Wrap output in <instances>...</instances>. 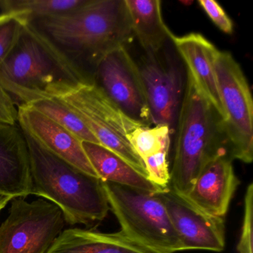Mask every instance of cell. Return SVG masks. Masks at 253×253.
<instances>
[{"mask_svg":"<svg viewBox=\"0 0 253 253\" xmlns=\"http://www.w3.org/2000/svg\"><path fill=\"white\" fill-rule=\"evenodd\" d=\"M14 198L7 196V195H1L0 194V212L5 208V206L8 204L10 201H12Z\"/></svg>","mask_w":253,"mask_h":253,"instance_id":"4316f807","label":"cell"},{"mask_svg":"<svg viewBox=\"0 0 253 253\" xmlns=\"http://www.w3.org/2000/svg\"><path fill=\"white\" fill-rule=\"evenodd\" d=\"M84 152L100 180L132 189L158 194L162 189L140 174L135 169L104 146L90 142H82Z\"/></svg>","mask_w":253,"mask_h":253,"instance_id":"e0dca14e","label":"cell"},{"mask_svg":"<svg viewBox=\"0 0 253 253\" xmlns=\"http://www.w3.org/2000/svg\"><path fill=\"white\" fill-rule=\"evenodd\" d=\"M223 155L229 152L223 120L186 73L168 188L184 197L202 170Z\"/></svg>","mask_w":253,"mask_h":253,"instance_id":"277c9868","label":"cell"},{"mask_svg":"<svg viewBox=\"0 0 253 253\" xmlns=\"http://www.w3.org/2000/svg\"><path fill=\"white\" fill-rule=\"evenodd\" d=\"M20 128L30 158L32 195L58 206L69 225L89 226L106 218L110 207L102 180L52 153L26 128Z\"/></svg>","mask_w":253,"mask_h":253,"instance_id":"3957f363","label":"cell"},{"mask_svg":"<svg viewBox=\"0 0 253 253\" xmlns=\"http://www.w3.org/2000/svg\"><path fill=\"white\" fill-rule=\"evenodd\" d=\"M29 106L70 131L81 141L100 144L79 116L60 98L38 100Z\"/></svg>","mask_w":253,"mask_h":253,"instance_id":"ffe728a7","label":"cell"},{"mask_svg":"<svg viewBox=\"0 0 253 253\" xmlns=\"http://www.w3.org/2000/svg\"><path fill=\"white\" fill-rule=\"evenodd\" d=\"M198 3L220 31L226 35H232L233 23L218 2L214 0H200Z\"/></svg>","mask_w":253,"mask_h":253,"instance_id":"d4e9b609","label":"cell"},{"mask_svg":"<svg viewBox=\"0 0 253 253\" xmlns=\"http://www.w3.org/2000/svg\"><path fill=\"white\" fill-rule=\"evenodd\" d=\"M102 182L109 207L121 225L120 232L123 235L152 253L184 251L158 194Z\"/></svg>","mask_w":253,"mask_h":253,"instance_id":"5b68a950","label":"cell"},{"mask_svg":"<svg viewBox=\"0 0 253 253\" xmlns=\"http://www.w3.org/2000/svg\"><path fill=\"white\" fill-rule=\"evenodd\" d=\"M46 253H152L121 232L104 233L91 229L63 231Z\"/></svg>","mask_w":253,"mask_h":253,"instance_id":"2e32d148","label":"cell"},{"mask_svg":"<svg viewBox=\"0 0 253 253\" xmlns=\"http://www.w3.org/2000/svg\"><path fill=\"white\" fill-rule=\"evenodd\" d=\"M89 0H0L1 14L14 15L30 21L75 11Z\"/></svg>","mask_w":253,"mask_h":253,"instance_id":"d6986e66","label":"cell"},{"mask_svg":"<svg viewBox=\"0 0 253 253\" xmlns=\"http://www.w3.org/2000/svg\"><path fill=\"white\" fill-rule=\"evenodd\" d=\"M169 149H164L143 161L148 178L162 189H167L169 183L168 154Z\"/></svg>","mask_w":253,"mask_h":253,"instance_id":"603a6c76","label":"cell"},{"mask_svg":"<svg viewBox=\"0 0 253 253\" xmlns=\"http://www.w3.org/2000/svg\"><path fill=\"white\" fill-rule=\"evenodd\" d=\"M17 123L45 148L81 171L100 178L90 164L82 141L70 131L29 105L18 106Z\"/></svg>","mask_w":253,"mask_h":253,"instance_id":"4fadbf2b","label":"cell"},{"mask_svg":"<svg viewBox=\"0 0 253 253\" xmlns=\"http://www.w3.org/2000/svg\"><path fill=\"white\" fill-rule=\"evenodd\" d=\"M65 224L63 211L54 203L14 198L0 226V253H46Z\"/></svg>","mask_w":253,"mask_h":253,"instance_id":"ba28073f","label":"cell"},{"mask_svg":"<svg viewBox=\"0 0 253 253\" xmlns=\"http://www.w3.org/2000/svg\"><path fill=\"white\" fill-rule=\"evenodd\" d=\"M60 99L79 116L101 146L148 177L143 161L128 140L129 133L144 126L126 116L92 83Z\"/></svg>","mask_w":253,"mask_h":253,"instance_id":"8992f818","label":"cell"},{"mask_svg":"<svg viewBox=\"0 0 253 253\" xmlns=\"http://www.w3.org/2000/svg\"><path fill=\"white\" fill-rule=\"evenodd\" d=\"M180 2L186 5V6H188V5H191L192 3V1H180Z\"/></svg>","mask_w":253,"mask_h":253,"instance_id":"83f0119b","label":"cell"},{"mask_svg":"<svg viewBox=\"0 0 253 253\" xmlns=\"http://www.w3.org/2000/svg\"><path fill=\"white\" fill-rule=\"evenodd\" d=\"M171 132L169 127L166 125L140 126L128 134V140L143 162L157 152L169 149Z\"/></svg>","mask_w":253,"mask_h":253,"instance_id":"44dd1931","label":"cell"},{"mask_svg":"<svg viewBox=\"0 0 253 253\" xmlns=\"http://www.w3.org/2000/svg\"><path fill=\"white\" fill-rule=\"evenodd\" d=\"M89 81L27 22L0 64V85L16 105L61 98Z\"/></svg>","mask_w":253,"mask_h":253,"instance_id":"7a4b0ae2","label":"cell"},{"mask_svg":"<svg viewBox=\"0 0 253 253\" xmlns=\"http://www.w3.org/2000/svg\"><path fill=\"white\" fill-rule=\"evenodd\" d=\"M18 110L11 96L0 85V124H17Z\"/></svg>","mask_w":253,"mask_h":253,"instance_id":"484cf974","label":"cell"},{"mask_svg":"<svg viewBox=\"0 0 253 253\" xmlns=\"http://www.w3.org/2000/svg\"><path fill=\"white\" fill-rule=\"evenodd\" d=\"M27 23L91 83L97 62L134 39L125 0H89L71 12Z\"/></svg>","mask_w":253,"mask_h":253,"instance_id":"6da1fadb","label":"cell"},{"mask_svg":"<svg viewBox=\"0 0 253 253\" xmlns=\"http://www.w3.org/2000/svg\"><path fill=\"white\" fill-rule=\"evenodd\" d=\"M167 208L183 250H204L220 253L225 248L223 217L198 210L168 188L158 193Z\"/></svg>","mask_w":253,"mask_h":253,"instance_id":"8fae6325","label":"cell"},{"mask_svg":"<svg viewBox=\"0 0 253 253\" xmlns=\"http://www.w3.org/2000/svg\"><path fill=\"white\" fill-rule=\"evenodd\" d=\"M239 184L232 158L229 155H220L202 170L182 198L204 212L223 218Z\"/></svg>","mask_w":253,"mask_h":253,"instance_id":"7c38bea8","label":"cell"},{"mask_svg":"<svg viewBox=\"0 0 253 253\" xmlns=\"http://www.w3.org/2000/svg\"><path fill=\"white\" fill-rule=\"evenodd\" d=\"M224 119L223 129L231 158L253 160V100L239 63L229 51H218L214 63Z\"/></svg>","mask_w":253,"mask_h":253,"instance_id":"52a82bcc","label":"cell"},{"mask_svg":"<svg viewBox=\"0 0 253 253\" xmlns=\"http://www.w3.org/2000/svg\"><path fill=\"white\" fill-rule=\"evenodd\" d=\"M159 52L146 54L137 63L152 126L166 125L173 131L183 94L180 66Z\"/></svg>","mask_w":253,"mask_h":253,"instance_id":"30bf717a","label":"cell"},{"mask_svg":"<svg viewBox=\"0 0 253 253\" xmlns=\"http://www.w3.org/2000/svg\"><path fill=\"white\" fill-rule=\"evenodd\" d=\"M253 184L250 183L244 198V214L241 236L237 246L238 253H253Z\"/></svg>","mask_w":253,"mask_h":253,"instance_id":"cb8c5ba5","label":"cell"},{"mask_svg":"<svg viewBox=\"0 0 253 253\" xmlns=\"http://www.w3.org/2000/svg\"><path fill=\"white\" fill-rule=\"evenodd\" d=\"M179 55L190 75L204 97L224 119L216 79V57L219 50L201 34L190 33L183 36H171Z\"/></svg>","mask_w":253,"mask_h":253,"instance_id":"9a60e30c","label":"cell"},{"mask_svg":"<svg viewBox=\"0 0 253 253\" xmlns=\"http://www.w3.org/2000/svg\"><path fill=\"white\" fill-rule=\"evenodd\" d=\"M27 143L18 123L0 124V194L12 198L32 195Z\"/></svg>","mask_w":253,"mask_h":253,"instance_id":"5bb4252c","label":"cell"},{"mask_svg":"<svg viewBox=\"0 0 253 253\" xmlns=\"http://www.w3.org/2000/svg\"><path fill=\"white\" fill-rule=\"evenodd\" d=\"M25 23L17 16L0 14V64L15 44Z\"/></svg>","mask_w":253,"mask_h":253,"instance_id":"7402d4cb","label":"cell"},{"mask_svg":"<svg viewBox=\"0 0 253 253\" xmlns=\"http://www.w3.org/2000/svg\"><path fill=\"white\" fill-rule=\"evenodd\" d=\"M134 38L146 54H156L171 41L172 33L164 23L160 0H125Z\"/></svg>","mask_w":253,"mask_h":253,"instance_id":"ac0fdd59","label":"cell"},{"mask_svg":"<svg viewBox=\"0 0 253 253\" xmlns=\"http://www.w3.org/2000/svg\"><path fill=\"white\" fill-rule=\"evenodd\" d=\"M91 83L128 118L152 126L138 66L126 46L112 50L97 62Z\"/></svg>","mask_w":253,"mask_h":253,"instance_id":"9c48e42d","label":"cell"}]
</instances>
